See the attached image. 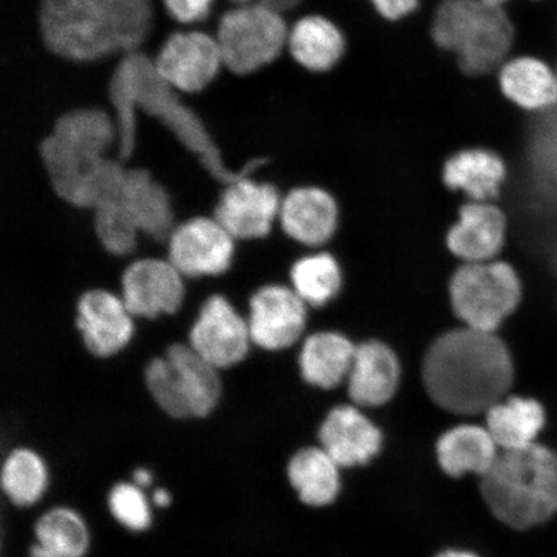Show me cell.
<instances>
[{"mask_svg":"<svg viewBox=\"0 0 557 557\" xmlns=\"http://www.w3.org/2000/svg\"><path fill=\"white\" fill-rule=\"evenodd\" d=\"M108 99L117 127L115 157L124 163L129 162L136 152L138 111L163 124L198 160L201 169L222 186L244 174L256 173L264 163L263 159H255L243 169L233 170L197 111L158 74L154 60L143 51L121 58L109 81Z\"/></svg>","mask_w":557,"mask_h":557,"instance_id":"6da1fadb","label":"cell"},{"mask_svg":"<svg viewBox=\"0 0 557 557\" xmlns=\"http://www.w3.org/2000/svg\"><path fill=\"white\" fill-rule=\"evenodd\" d=\"M423 385L436 406L462 416L485 413L515 381L510 348L497 333L469 329L436 338L423 360Z\"/></svg>","mask_w":557,"mask_h":557,"instance_id":"7a4b0ae2","label":"cell"},{"mask_svg":"<svg viewBox=\"0 0 557 557\" xmlns=\"http://www.w3.org/2000/svg\"><path fill=\"white\" fill-rule=\"evenodd\" d=\"M154 24L151 0H40L41 41L70 62L141 51Z\"/></svg>","mask_w":557,"mask_h":557,"instance_id":"3957f363","label":"cell"},{"mask_svg":"<svg viewBox=\"0 0 557 557\" xmlns=\"http://www.w3.org/2000/svg\"><path fill=\"white\" fill-rule=\"evenodd\" d=\"M480 492L503 524L517 531L545 524L557 513V451L540 443L500 450Z\"/></svg>","mask_w":557,"mask_h":557,"instance_id":"277c9868","label":"cell"},{"mask_svg":"<svg viewBox=\"0 0 557 557\" xmlns=\"http://www.w3.org/2000/svg\"><path fill=\"white\" fill-rule=\"evenodd\" d=\"M113 113L100 108L67 111L39 144V158L50 186L62 203L75 206L89 174L111 149L116 150Z\"/></svg>","mask_w":557,"mask_h":557,"instance_id":"5b68a950","label":"cell"},{"mask_svg":"<svg viewBox=\"0 0 557 557\" xmlns=\"http://www.w3.org/2000/svg\"><path fill=\"white\" fill-rule=\"evenodd\" d=\"M431 35L437 47L456 55L458 67L470 76L498 72L511 58L517 40L505 7L483 0H442Z\"/></svg>","mask_w":557,"mask_h":557,"instance_id":"8992f818","label":"cell"},{"mask_svg":"<svg viewBox=\"0 0 557 557\" xmlns=\"http://www.w3.org/2000/svg\"><path fill=\"white\" fill-rule=\"evenodd\" d=\"M187 343H174L144 368V386L154 406L173 421H203L218 412L224 380Z\"/></svg>","mask_w":557,"mask_h":557,"instance_id":"52a82bcc","label":"cell"},{"mask_svg":"<svg viewBox=\"0 0 557 557\" xmlns=\"http://www.w3.org/2000/svg\"><path fill=\"white\" fill-rule=\"evenodd\" d=\"M522 282L511 263L500 260L463 263L453 275V310L469 329L497 333L522 301Z\"/></svg>","mask_w":557,"mask_h":557,"instance_id":"ba28073f","label":"cell"},{"mask_svg":"<svg viewBox=\"0 0 557 557\" xmlns=\"http://www.w3.org/2000/svg\"><path fill=\"white\" fill-rule=\"evenodd\" d=\"M283 13L253 2L234 7L221 17L218 40L224 67L244 76L267 67L288 47Z\"/></svg>","mask_w":557,"mask_h":557,"instance_id":"9c48e42d","label":"cell"},{"mask_svg":"<svg viewBox=\"0 0 557 557\" xmlns=\"http://www.w3.org/2000/svg\"><path fill=\"white\" fill-rule=\"evenodd\" d=\"M187 344L220 372L242 364L253 345L247 317L219 294L207 297L200 305Z\"/></svg>","mask_w":557,"mask_h":557,"instance_id":"30bf717a","label":"cell"},{"mask_svg":"<svg viewBox=\"0 0 557 557\" xmlns=\"http://www.w3.org/2000/svg\"><path fill=\"white\" fill-rule=\"evenodd\" d=\"M165 244L166 259L186 278L224 275L235 259L236 240L213 215L180 222Z\"/></svg>","mask_w":557,"mask_h":557,"instance_id":"8fae6325","label":"cell"},{"mask_svg":"<svg viewBox=\"0 0 557 557\" xmlns=\"http://www.w3.org/2000/svg\"><path fill=\"white\" fill-rule=\"evenodd\" d=\"M185 281L169 259L143 257L123 270L120 295L135 319L172 317L185 302Z\"/></svg>","mask_w":557,"mask_h":557,"instance_id":"7c38bea8","label":"cell"},{"mask_svg":"<svg viewBox=\"0 0 557 557\" xmlns=\"http://www.w3.org/2000/svg\"><path fill=\"white\" fill-rule=\"evenodd\" d=\"M255 173L222 186L213 218L238 242L267 238L278 221L282 197L275 185L253 178Z\"/></svg>","mask_w":557,"mask_h":557,"instance_id":"4fadbf2b","label":"cell"},{"mask_svg":"<svg viewBox=\"0 0 557 557\" xmlns=\"http://www.w3.org/2000/svg\"><path fill=\"white\" fill-rule=\"evenodd\" d=\"M135 318L121 295L104 288H90L76 299L75 329L90 357H116L135 337Z\"/></svg>","mask_w":557,"mask_h":557,"instance_id":"5bb4252c","label":"cell"},{"mask_svg":"<svg viewBox=\"0 0 557 557\" xmlns=\"http://www.w3.org/2000/svg\"><path fill=\"white\" fill-rule=\"evenodd\" d=\"M247 320L255 346L283 351L302 337L308 305L288 285L268 284L249 297Z\"/></svg>","mask_w":557,"mask_h":557,"instance_id":"9a60e30c","label":"cell"},{"mask_svg":"<svg viewBox=\"0 0 557 557\" xmlns=\"http://www.w3.org/2000/svg\"><path fill=\"white\" fill-rule=\"evenodd\" d=\"M152 60L158 74L180 94L201 92L224 67L218 40L201 32L172 34Z\"/></svg>","mask_w":557,"mask_h":557,"instance_id":"2e32d148","label":"cell"},{"mask_svg":"<svg viewBox=\"0 0 557 557\" xmlns=\"http://www.w3.org/2000/svg\"><path fill=\"white\" fill-rule=\"evenodd\" d=\"M497 73L500 92L515 107L537 120L557 114L555 62L539 54L511 55Z\"/></svg>","mask_w":557,"mask_h":557,"instance_id":"e0dca14e","label":"cell"},{"mask_svg":"<svg viewBox=\"0 0 557 557\" xmlns=\"http://www.w3.org/2000/svg\"><path fill=\"white\" fill-rule=\"evenodd\" d=\"M507 218L493 201H469L447 236L450 252L465 263L497 260L507 239Z\"/></svg>","mask_w":557,"mask_h":557,"instance_id":"ac0fdd59","label":"cell"},{"mask_svg":"<svg viewBox=\"0 0 557 557\" xmlns=\"http://www.w3.org/2000/svg\"><path fill=\"white\" fill-rule=\"evenodd\" d=\"M319 442L339 468H355L371 462L379 455L383 436L354 404L331 410L319 430Z\"/></svg>","mask_w":557,"mask_h":557,"instance_id":"d6986e66","label":"cell"},{"mask_svg":"<svg viewBox=\"0 0 557 557\" xmlns=\"http://www.w3.org/2000/svg\"><path fill=\"white\" fill-rule=\"evenodd\" d=\"M400 377V361L392 348L368 341L355 350L346 380L348 396L360 408L381 407L394 398Z\"/></svg>","mask_w":557,"mask_h":557,"instance_id":"ffe728a7","label":"cell"},{"mask_svg":"<svg viewBox=\"0 0 557 557\" xmlns=\"http://www.w3.org/2000/svg\"><path fill=\"white\" fill-rule=\"evenodd\" d=\"M120 199L141 235L156 242L169 239L177 225L176 213L172 195L154 174L128 166Z\"/></svg>","mask_w":557,"mask_h":557,"instance_id":"44dd1931","label":"cell"},{"mask_svg":"<svg viewBox=\"0 0 557 557\" xmlns=\"http://www.w3.org/2000/svg\"><path fill=\"white\" fill-rule=\"evenodd\" d=\"M284 233L308 247L323 246L338 226V207L320 187H297L282 199L278 213Z\"/></svg>","mask_w":557,"mask_h":557,"instance_id":"7402d4cb","label":"cell"},{"mask_svg":"<svg viewBox=\"0 0 557 557\" xmlns=\"http://www.w3.org/2000/svg\"><path fill=\"white\" fill-rule=\"evenodd\" d=\"M52 486V470L44 453L32 445H16L0 466V490L11 506L33 510L45 503Z\"/></svg>","mask_w":557,"mask_h":557,"instance_id":"603a6c76","label":"cell"},{"mask_svg":"<svg viewBox=\"0 0 557 557\" xmlns=\"http://www.w3.org/2000/svg\"><path fill=\"white\" fill-rule=\"evenodd\" d=\"M485 413V428L499 450L524 449L539 443L547 422L543 404L528 396L507 395Z\"/></svg>","mask_w":557,"mask_h":557,"instance_id":"cb8c5ba5","label":"cell"},{"mask_svg":"<svg viewBox=\"0 0 557 557\" xmlns=\"http://www.w3.org/2000/svg\"><path fill=\"white\" fill-rule=\"evenodd\" d=\"M499 451L490 431L476 424H459L444 433L436 444L437 462L451 478L468 473L484 476Z\"/></svg>","mask_w":557,"mask_h":557,"instance_id":"d4e9b609","label":"cell"},{"mask_svg":"<svg viewBox=\"0 0 557 557\" xmlns=\"http://www.w3.org/2000/svg\"><path fill=\"white\" fill-rule=\"evenodd\" d=\"M445 185L463 191L471 201H493L507 178L505 160L486 149L457 152L444 165Z\"/></svg>","mask_w":557,"mask_h":557,"instance_id":"484cf974","label":"cell"},{"mask_svg":"<svg viewBox=\"0 0 557 557\" xmlns=\"http://www.w3.org/2000/svg\"><path fill=\"white\" fill-rule=\"evenodd\" d=\"M355 346L344 334L318 332L305 339L298 366L309 385L323 389L337 387L347 380L352 366Z\"/></svg>","mask_w":557,"mask_h":557,"instance_id":"4316f807","label":"cell"},{"mask_svg":"<svg viewBox=\"0 0 557 557\" xmlns=\"http://www.w3.org/2000/svg\"><path fill=\"white\" fill-rule=\"evenodd\" d=\"M33 541L58 557H88L94 533L85 515L67 504L45 507L33 522Z\"/></svg>","mask_w":557,"mask_h":557,"instance_id":"83f0119b","label":"cell"},{"mask_svg":"<svg viewBox=\"0 0 557 557\" xmlns=\"http://www.w3.org/2000/svg\"><path fill=\"white\" fill-rule=\"evenodd\" d=\"M289 485L311 507L334 503L341 490L339 466L322 447L299 449L287 465Z\"/></svg>","mask_w":557,"mask_h":557,"instance_id":"f1b7e54d","label":"cell"},{"mask_svg":"<svg viewBox=\"0 0 557 557\" xmlns=\"http://www.w3.org/2000/svg\"><path fill=\"white\" fill-rule=\"evenodd\" d=\"M288 48L297 64L313 73H324L343 59L345 38L329 18L308 16L298 20L289 30Z\"/></svg>","mask_w":557,"mask_h":557,"instance_id":"f546056e","label":"cell"},{"mask_svg":"<svg viewBox=\"0 0 557 557\" xmlns=\"http://www.w3.org/2000/svg\"><path fill=\"white\" fill-rule=\"evenodd\" d=\"M290 287L313 308L330 304L343 287V271L336 259L317 252L297 260L290 269Z\"/></svg>","mask_w":557,"mask_h":557,"instance_id":"4dcf8cb0","label":"cell"},{"mask_svg":"<svg viewBox=\"0 0 557 557\" xmlns=\"http://www.w3.org/2000/svg\"><path fill=\"white\" fill-rule=\"evenodd\" d=\"M111 520L131 534H145L154 527L156 507L150 491L138 486L131 479L117 480L110 485L104 497Z\"/></svg>","mask_w":557,"mask_h":557,"instance_id":"1f68e13d","label":"cell"},{"mask_svg":"<svg viewBox=\"0 0 557 557\" xmlns=\"http://www.w3.org/2000/svg\"><path fill=\"white\" fill-rule=\"evenodd\" d=\"M92 227L100 247L116 259L134 255L143 236L120 198L94 209Z\"/></svg>","mask_w":557,"mask_h":557,"instance_id":"d6a6232c","label":"cell"},{"mask_svg":"<svg viewBox=\"0 0 557 557\" xmlns=\"http://www.w3.org/2000/svg\"><path fill=\"white\" fill-rule=\"evenodd\" d=\"M214 0H163L166 12L180 24L200 23L209 16Z\"/></svg>","mask_w":557,"mask_h":557,"instance_id":"836d02e7","label":"cell"},{"mask_svg":"<svg viewBox=\"0 0 557 557\" xmlns=\"http://www.w3.org/2000/svg\"><path fill=\"white\" fill-rule=\"evenodd\" d=\"M382 17L396 21L410 15L418 7V0H371Z\"/></svg>","mask_w":557,"mask_h":557,"instance_id":"e575fe53","label":"cell"},{"mask_svg":"<svg viewBox=\"0 0 557 557\" xmlns=\"http://www.w3.org/2000/svg\"><path fill=\"white\" fill-rule=\"evenodd\" d=\"M129 479L146 491H151L156 486V473L148 466H137Z\"/></svg>","mask_w":557,"mask_h":557,"instance_id":"d590c367","label":"cell"},{"mask_svg":"<svg viewBox=\"0 0 557 557\" xmlns=\"http://www.w3.org/2000/svg\"><path fill=\"white\" fill-rule=\"evenodd\" d=\"M151 503L156 510H169L173 505V493L166 486H154L150 491Z\"/></svg>","mask_w":557,"mask_h":557,"instance_id":"8d00e7d4","label":"cell"},{"mask_svg":"<svg viewBox=\"0 0 557 557\" xmlns=\"http://www.w3.org/2000/svg\"><path fill=\"white\" fill-rule=\"evenodd\" d=\"M255 2L269 7L276 12H287L296 9L304 0H255Z\"/></svg>","mask_w":557,"mask_h":557,"instance_id":"74e56055","label":"cell"},{"mask_svg":"<svg viewBox=\"0 0 557 557\" xmlns=\"http://www.w3.org/2000/svg\"><path fill=\"white\" fill-rule=\"evenodd\" d=\"M27 557H58L50 549L39 545L37 542H32L27 547Z\"/></svg>","mask_w":557,"mask_h":557,"instance_id":"f35d334b","label":"cell"},{"mask_svg":"<svg viewBox=\"0 0 557 557\" xmlns=\"http://www.w3.org/2000/svg\"><path fill=\"white\" fill-rule=\"evenodd\" d=\"M436 557H479L475 554L470 552H462V549H447V552H443L438 554Z\"/></svg>","mask_w":557,"mask_h":557,"instance_id":"ab89813d","label":"cell"},{"mask_svg":"<svg viewBox=\"0 0 557 557\" xmlns=\"http://www.w3.org/2000/svg\"><path fill=\"white\" fill-rule=\"evenodd\" d=\"M483 2L492 5L505 7L507 3H510L511 0H483Z\"/></svg>","mask_w":557,"mask_h":557,"instance_id":"60d3db41","label":"cell"},{"mask_svg":"<svg viewBox=\"0 0 557 557\" xmlns=\"http://www.w3.org/2000/svg\"><path fill=\"white\" fill-rule=\"evenodd\" d=\"M227 2L232 3L234 7H239L244 4L253 3L255 0H227Z\"/></svg>","mask_w":557,"mask_h":557,"instance_id":"b9f144b4","label":"cell"},{"mask_svg":"<svg viewBox=\"0 0 557 557\" xmlns=\"http://www.w3.org/2000/svg\"><path fill=\"white\" fill-rule=\"evenodd\" d=\"M555 65H556V70H557V59L555 60Z\"/></svg>","mask_w":557,"mask_h":557,"instance_id":"7bdbcfd3","label":"cell"},{"mask_svg":"<svg viewBox=\"0 0 557 557\" xmlns=\"http://www.w3.org/2000/svg\"><path fill=\"white\" fill-rule=\"evenodd\" d=\"M534 2H542V0H534Z\"/></svg>","mask_w":557,"mask_h":557,"instance_id":"ee69618b","label":"cell"}]
</instances>
